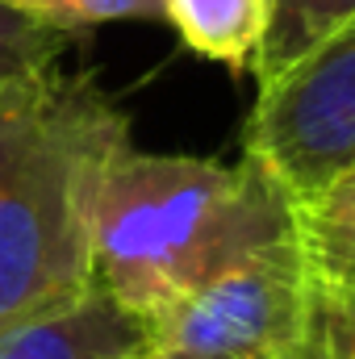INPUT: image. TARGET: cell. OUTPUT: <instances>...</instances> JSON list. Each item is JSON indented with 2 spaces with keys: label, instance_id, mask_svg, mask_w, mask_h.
Segmentation results:
<instances>
[{
  "label": "cell",
  "instance_id": "cell-1",
  "mask_svg": "<svg viewBox=\"0 0 355 359\" xmlns=\"http://www.w3.org/2000/svg\"><path fill=\"white\" fill-rule=\"evenodd\" d=\"M297 230V205L255 159L151 155L126 142L96 188L92 284L138 322Z\"/></svg>",
  "mask_w": 355,
  "mask_h": 359
},
{
  "label": "cell",
  "instance_id": "cell-2",
  "mask_svg": "<svg viewBox=\"0 0 355 359\" xmlns=\"http://www.w3.org/2000/svg\"><path fill=\"white\" fill-rule=\"evenodd\" d=\"M130 117L59 63L0 84V326L92 284V209Z\"/></svg>",
  "mask_w": 355,
  "mask_h": 359
},
{
  "label": "cell",
  "instance_id": "cell-3",
  "mask_svg": "<svg viewBox=\"0 0 355 359\" xmlns=\"http://www.w3.org/2000/svg\"><path fill=\"white\" fill-rule=\"evenodd\" d=\"M309 255L293 230L147 318L142 355L293 359L309 309Z\"/></svg>",
  "mask_w": 355,
  "mask_h": 359
},
{
  "label": "cell",
  "instance_id": "cell-4",
  "mask_svg": "<svg viewBox=\"0 0 355 359\" xmlns=\"http://www.w3.org/2000/svg\"><path fill=\"white\" fill-rule=\"evenodd\" d=\"M243 155L293 205L322 196L355 172V17L260 84Z\"/></svg>",
  "mask_w": 355,
  "mask_h": 359
},
{
  "label": "cell",
  "instance_id": "cell-5",
  "mask_svg": "<svg viewBox=\"0 0 355 359\" xmlns=\"http://www.w3.org/2000/svg\"><path fill=\"white\" fill-rule=\"evenodd\" d=\"M138 351L142 322L96 284L0 326V359H134Z\"/></svg>",
  "mask_w": 355,
  "mask_h": 359
},
{
  "label": "cell",
  "instance_id": "cell-6",
  "mask_svg": "<svg viewBox=\"0 0 355 359\" xmlns=\"http://www.w3.org/2000/svg\"><path fill=\"white\" fill-rule=\"evenodd\" d=\"M159 13L192 55L230 72H251L272 21V0H159Z\"/></svg>",
  "mask_w": 355,
  "mask_h": 359
},
{
  "label": "cell",
  "instance_id": "cell-7",
  "mask_svg": "<svg viewBox=\"0 0 355 359\" xmlns=\"http://www.w3.org/2000/svg\"><path fill=\"white\" fill-rule=\"evenodd\" d=\"M355 17V0H272V21H267L264 46L255 59V80L264 84L280 76L288 63H297L314 42H322L330 29Z\"/></svg>",
  "mask_w": 355,
  "mask_h": 359
},
{
  "label": "cell",
  "instance_id": "cell-8",
  "mask_svg": "<svg viewBox=\"0 0 355 359\" xmlns=\"http://www.w3.org/2000/svg\"><path fill=\"white\" fill-rule=\"evenodd\" d=\"M293 359H355V297L318 268L309 280V309Z\"/></svg>",
  "mask_w": 355,
  "mask_h": 359
},
{
  "label": "cell",
  "instance_id": "cell-9",
  "mask_svg": "<svg viewBox=\"0 0 355 359\" xmlns=\"http://www.w3.org/2000/svg\"><path fill=\"white\" fill-rule=\"evenodd\" d=\"M297 234L314 268H326L355 251V172L330 184L322 196L297 205Z\"/></svg>",
  "mask_w": 355,
  "mask_h": 359
},
{
  "label": "cell",
  "instance_id": "cell-10",
  "mask_svg": "<svg viewBox=\"0 0 355 359\" xmlns=\"http://www.w3.org/2000/svg\"><path fill=\"white\" fill-rule=\"evenodd\" d=\"M80 34H67L51 21H38L13 4L0 0V84L34 76L42 67H55L67 46H76Z\"/></svg>",
  "mask_w": 355,
  "mask_h": 359
},
{
  "label": "cell",
  "instance_id": "cell-11",
  "mask_svg": "<svg viewBox=\"0 0 355 359\" xmlns=\"http://www.w3.org/2000/svg\"><path fill=\"white\" fill-rule=\"evenodd\" d=\"M38 21H51L67 34H88L109 21H163L159 0H4Z\"/></svg>",
  "mask_w": 355,
  "mask_h": 359
},
{
  "label": "cell",
  "instance_id": "cell-12",
  "mask_svg": "<svg viewBox=\"0 0 355 359\" xmlns=\"http://www.w3.org/2000/svg\"><path fill=\"white\" fill-rule=\"evenodd\" d=\"M318 271H326V276L339 280L347 292H355V251H347L343 259H335V264H326V268H318Z\"/></svg>",
  "mask_w": 355,
  "mask_h": 359
},
{
  "label": "cell",
  "instance_id": "cell-13",
  "mask_svg": "<svg viewBox=\"0 0 355 359\" xmlns=\"http://www.w3.org/2000/svg\"><path fill=\"white\" fill-rule=\"evenodd\" d=\"M138 359H163V355H142V351H138Z\"/></svg>",
  "mask_w": 355,
  "mask_h": 359
},
{
  "label": "cell",
  "instance_id": "cell-14",
  "mask_svg": "<svg viewBox=\"0 0 355 359\" xmlns=\"http://www.w3.org/2000/svg\"><path fill=\"white\" fill-rule=\"evenodd\" d=\"M134 359H138V355H134Z\"/></svg>",
  "mask_w": 355,
  "mask_h": 359
},
{
  "label": "cell",
  "instance_id": "cell-15",
  "mask_svg": "<svg viewBox=\"0 0 355 359\" xmlns=\"http://www.w3.org/2000/svg\"><path fill=\"white\" fill-rule=\"evenodd\" d=\"M351 297H355V292H351Z\"/></svg>",
  "mask_w": 355,
  "mask_h": 359
}]
</instances>
